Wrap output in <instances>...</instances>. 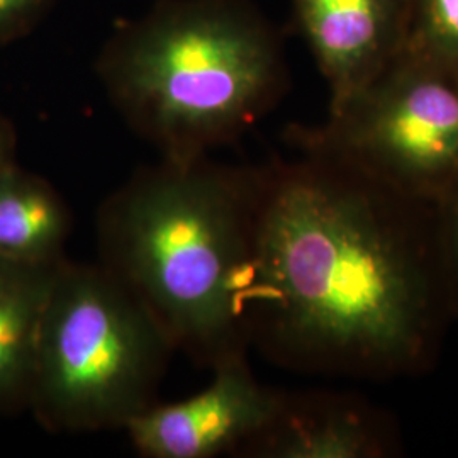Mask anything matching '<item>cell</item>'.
Returning a JSON list of instances; mask_svg holds the SVG:
<instances>
[{
	"instance_id": "obj_1",
	"label": "cell",
	"mask_w": 458,
	"mask_h": 458,
	"mask_svg": "<svg viewBox=\"0 0 458 458\" xmlns=\"http://www.w3.org/2000/svg\"><path fill=\"white\" fill-rule=\"evenodd\" d=\"M259 168L248 335L308 372L431 370L454 319L440 208L311 151Z\"/></svg>"
},
{
	"instance_id": "obj_2",
	"label": "cell",
	"mask_w": 458,
	"mask_h": 458,
	"mask_svg": "<svg viewBox=\"0 0 458 458\" xmlns=\"http://www.w3.org/2000/svg\"><path fill=\"white\" fill-rule=\"evenodd\" d=\"M259 170L164 158L100 211L104 267L174 346L214 365L243 352Z\"/></svg>"
},
{
	"instance_id": "obj_3",
	"label": "cell",
	"mask_w": 458,
	"mask_h": 458,
	"mask_svg": "<svg viewBox=\"0 0 458 458\" xmlns=\"http://www.w3.org/2000/svg\"><path fill=\"white\" fill-rule=\"evenodd\" d=\"M96 68L132 130L179 160L236 140L285 85L277 34L245 0H162L115 30Z\"/></svg>"
},
{
	"instance_id": "obj_4",
	"label": "cell",
	"mask_w": 458,
	"mask_h": 458,
	"mask_svg": "<svg viewBox=\"0 0 458 458\" xmlns=\"http://www.w3.org/2000/svg\"><path fill=\"white\" fill-rule=\"evenodd\" d=\"M172 348L109 268L64 262L39 327L28 408L51 431L126 428L153 406Z\"/></svg>"
},
{
	"instance_id": "obj_5",
	"label": "cell",
	"mask_w": 458,
	"mask_h": 458,
	"mask_svg": "<svg viewBox=\"0 0 458 458\" xmlns=\"http://www.w3.org/2000/svg\"><path fill=\"white\" fill-rule=\"evenodd\" d=\"M289 140L440 208L458 196V73L403 49L323 126L294 128Z\"/></svg>"
},
{
	"instance_id": "obj_6",
	"label": "cell",
	"mask_w": 458,
	"mask_h": 458,
	"mask_svg": "<svg viewBox=\"0 0 458 458\" xmlns=\"http://www.w3.org/2000/svg\"><path fill=\"white\" fill-rule=\"evenodd\" d=\"M213 369V380L204 391L175 404H153L128 423L132 445L143 457H214L253 442L274 421L282 394L255 378L243 352Z\"/></svg>"
},
{
	"instance_id": "obj_7",
	"label": "cell",
	"mask_w": 458,
	"mask_h": 458,
	"mask_svg": "<svg viewBox=\"0 0 458 458\" xmlns=\"http://www.w3.org/2000/svg\"><path fill=\"white\" fill-rule=\"evenodd\" d=\"M295 17L340 106L406 47L410 0H294Z\"/></svg>"
},
{
	"instance_id": "obj_8",
	"label": "cell",
	"mask_w": 458,
	"mask_h": 458,
	"mask_svg": "<svg viewBox=\"0 0 458 458\" xmlns=\"http://www.w3.org/2000/svg\"><path fill=\"white\" fill-rule=\"evenodd\" d=\"M263 457L389 458L401 450L391 416L350 394L285 397L250 442Z\"/></svg>"
},
{
	"instance_id": "obj_9",
	"label": "cell",
	"mask_w": 458,
	"mask_h": 458,
	"mask_svg": "<svg viewBox=\"0 0 458 458\" xmlns=\"http://www.w3.org/2000/svg\"><path fill=\"white\" fill-rule=\"evenodd\" d=\"M64 262L0 257V412L30 406L39 327Z\"/></svg>"
},
{
	"instance_id": "obj_10",
	"label": "cell",
	"mask_w": 458,
	"mask_h": 458,
	"mask_svg": "<svg viewBox=\"0 0 458 458\" xmlns=\"http://www.w3.org/2000/svg\"><path fill=\"white\" fill-rule=\"evenodd\" d=\"M70 214L62 197L17 164L0 174V257L17 262L64 260Z\"/></svg>"
},
{
	"instance_id": "obj_11",
	"label": "cell",
	"mask_w": 458,
	"mask_h": 458,
	"mask_svg": "<svg viewBox=\"0 0 458 458\" xmlns=\"http://www.w3.org/2000/svg\"><path fill=\"white\" fill-rule=\"evenodd\" d=\"M404 49L458 73V0H410Z\"/></svg>"
},
{
	"instance_id": "obj_12",
	"label": "cell",
	"mask_w": 458,
	"mask_h": 458,
	"mask_svg": "<svg viewBox=\"0 0 458 458\" xmlns=\"http://www.w3.org/2000/svg\"><path fill=\"white\" fill-rule=\"evenodd\" d=\"M53 0H0V48L33 33Z\"/></svg>"
},
{
	"instance_id": "obj_13",
	"label": "cell",
	"mask_w": 458,
	"mask_h": 458,
	"mask_svg": "<svg viewBox=\"0 0 458 458\" xmlns=\"http://www.w3.org/2000/svg\"><path fill=\"white\" fill-rule=\"evenodd\" d=\"M443 267L454 319H458V196L440 206Z\"/></svg>"
},
{
	"instance_id": "obj_14",
	"label": "cell",
	"mask_w": 458,
	"mask_h": 458,
	"mask_svg": "<svg viewBox=\"0 0 458 458\" xmlns=\"http://www.w3.org/2000/svg\"><path fill=\"white\" fill-rule=\"evenodd\" d=\"M16 164V131L9 119L0 114V174Z\"/></svg>"
}]
</instances>
